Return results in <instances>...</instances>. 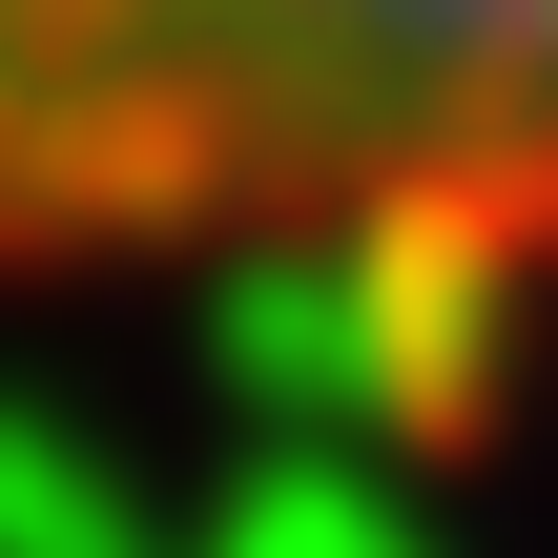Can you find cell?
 I'll return each instance as SVG.
<instances>
[{
  "label": "cell",
  "instance_id": "cell-1",
  "mask_svg": "<svg viewBox=\"0 0 558 558\" xmlns=\"http://www.w3.org/2000/svg\"><path fill=\"white\" fill-rule=\"evenodd\" d=\"M558 228V0H0V269Z\"/></svg>",
  "mask_w": 558,
  "mask_h": 558
}]
</instances>
